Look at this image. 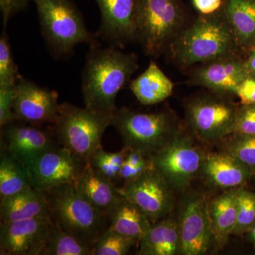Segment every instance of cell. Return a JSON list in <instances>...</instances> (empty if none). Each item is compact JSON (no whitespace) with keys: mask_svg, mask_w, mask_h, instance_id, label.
<instances>
[{"mask_svg":"<svg viewBox=\"0 0 255 255\" xmlns=\"http://www.w3.org/2000/svg\"><path fill=\"white\" fill-rule=\"evenodd\" d=\"M137 68V58L133 53H125L114 46H90L82 72L85 107L114 114L117 109V95Z\"/></svg>","mask_w":255,"mask_h":255,"instance_id":"cell-1","label":"cell"},{"mask_svg":"<svg viewBox=\"0 0 255 255\" xmlns=\"http://www.w3.org/2000/svg\"><path fill=\"white\" fill-rule=\"evenodd\" d=\"M166 52L179 67L187 68L241 51L221 9L215 14H201L186 25Z\"/></svg>","mask_w":255,"mask_h":255,"instance_id":"cell-2","label":"cell"},{"mask_svg":"<svg viewBox=\"0 0 255 255\" xmlns=\"http://www.w3.org/2000/svg\"><path fill=\"white\" fill-rule=\"evenodd\" d=\"M50 218L65 232L94 247L107 231V215L80 194L73 184L46 191Z\"/></svg>","mask_w":255,"mask_h":255,"instance_id":"cell-3","label":"cell"},{"mask_svg":"<svg viewBox=\"0 0 255 255\" xmlns=\"http://www.w3.org/2000/svg\"><path fill=\"white\" fill-rule=\"evenodd\" d=\"M114 114L96 112L72 104H60L55 123L57 141L85 163L101 146L107 128L112 126Z\"/></svg>","mask_w":255,"mask_h":255,"instance_id":"cell-4","label":"cell"},{"mask_svg":"<svg viewBox=\"0 0 255 255\" xmlns=\"http://www.w3.org/2000/svg\"><path fill=\"white\" fill-rule=\"evenodd\" d=\"M186 21L182 0H137V41L150 56L166 52Z\"/></svg>","mask_w":255,"mask_h":255,"instance_id":"cell-5","label":"cell"},{"mask_svg":"<svg viewBox=\"0 0 255 255\" xmlns=\"http://www.w3.org/2000/svg\"><path fill=\"white\" fill-rule=\"evenodd\" d=\"M42 35L48 46L60 56L70 55L80 43L97 45L81 15L70 0H33Z\"/></svg>","mask_w":255,"mask_h":255,"instance_id":"cell-6","label":"cell"},{"mask_svg":"<svg viewBox=\"0 0 255 255\" xmlns=\"http://www.w3.org/2000/svg\"><path fill=\"white\" fill-rule=\"evenodd\" d=\"M112 126L120 134L127 148L150 157L175 135L173 117L164 112L141 113L127 108L114 112Z\"/></svg>","mask_w":255,"mask_h":255,"instance_id":"cell-7","label":"cell"},{"mask_svg":"<svg viewBox=\"0 0 255 255\" xmlns=\"http://www.w3.org/2000/svg\"><path fill=\"white\" fill-rule=\"evenodd\" d=\"M204 157L189 138L175 135L149 159L152 167L169 187L182 188L189 184L201 168Z\"/></svg>","mask_w":255,"mask_h":255,"instance_id":"cell-8","label":"cell"},{"mask_svg":"<svg viewBox=\"0 0 255 255\" xmlns=\"http://www.w3.org/2000/svg\"><path fill=\"white\" fill-rule=\"evenodd\" d=\"M87 163L60 145L42 152L27 170L33 188L46 192L78 180Z\"/></svg>","mask_w":255,"mask_h":255,"instance_id":"cell-9","label":"cell"},{"mask_svg":"<svg viewBox=\"0 0 255 255\" xmlns=\"http://www.w3.org/2000/svg\"><path fill=\"white\" fill-rule=\"evenodd\" d=\"M238 109L221 97H197L188 105V119L196 135L213 141L231 135Z\"/></svg>","mask_w":255,"mask_h":255,"instance_id":"cell-10","label":"cell"},{"mask_svg":"<svg viewBox=\"0 0 255 255\" xmlns=\"http://www.w3.org/2000/svg\"><path fill=\"white\" fill-rule=\"evenodd\" d=\"M117 191L138 206L152 222L167 216L172 209L169 184L152 167L137 179L117 187Z\"/></svg>","mask_w":255,"mask_h":255,"instance_id":"cell-11","label":"cell"},{"mask_svg":"<svg viewBox=\"0 0 255 255\" xmlns=\"http://www.w3.org/2000/svg\"><path fill=\"white\" fill-rule=\"evenodd\" d=\"M43 126H35L15 121L1 128L3 149L28 168L42 152L59 145L55 132Z\"/></svg>","mask_w":255,"mask_h":255,"instance_id":"cell-12","label":"cell"},{"mask_svg":"<svg viewBox=\"0 0 255 255\" xmlns=\"http://www.w3.org/2000/svg\"><path fill=\"white\" fill-rule=\"evenodd\" d=\"M58 95L21 76L16 85L14 112L16 121L35 126L55 123L59 112Z\"/></svg>","mask_w":255,"mask_h":255,"instance_id":"cell-13","label":"cell"},{"mask_svg":"<svg viewBox=\"0 0 255 255\" xmlns=\"http://www.w3.org/2000/svg\"><path fill=\"white\" fill-rule=\"evenodd\" d=\"M51 220L39 217L0 225V255H41L49 236Z\"/></svg>","mask_w":255,"mask_h":255,"instance_id":"cell-14","label":"cell"},{"mask_svg":"<svg viewBox=\"0 0 255 255\" xmlns=\"http://www.w3.org/2000/svg\"><path fill=\"white\" fill-rule=\"evenodd\" d=\"M179 233L182 255H201L209 251L216 238L209 205L204 198L197 196L188 201L183 209Z\"/></svg>","mask_w":255,"mask_h":255,"instance_id":"cell-15","label":"cell"},{"mask_svg":"<svg viewBox=\"0 0 255 255\" xmlns=\"http://www.w3.org/2000/svg\"><path fill=\"white\" fill-rule=\"evenodd\" d=\"M248 75L246 58L237 54L199 64L188 81L216 93L235 95L238 85Z\"/></svg>","mask_w":255,"mask_h":255,"instance_id":"cell-16","label":"cell"},{"mask_svg":"<svg viewBox=\"0 0 255 255\" xmlns=\"http://www.w3.org/2000/svg\"><path fill=\"white\" fill-rule=\"evenodd\" d=\"M101 13L99 36L112 46L137 41V0H95Z\"/></svg>","mask_w":255,"mask_h":255,"instance_id":"cell-17","label":"cell"},{"mask_svg":"<svg viewBox=\"0 0 255 255\" xmlns=\"http://www.w3.org/2000/svg\"><path fill=\"white\" fill-rule=\"evenodd\" d=\"M50 214L46 194L33 187L1 198L0 202L1 223L50 217Z\"/></svg>","mask_w":255,"mask_h":255,"instance_id":"cell-18","label":"cell"},{"mask_svg":"<svg viewBox=\"0 0 255 255\" xmlns=\"http://www.w3.org/2000/svg\"><path fill=\"white\" fill-rule=\"evenodd\" d=\"M221 11L240 50L248 53L255 45V0H223Z\"/></svg>","mask_w":255,"mask_h":255,"instance_id":"cell-19","label":"cell"},{"mask_svg":"<svg viewBox=\"0 0 255 255\" xmlns=\"http://www.w3.org/2000/svg\"><path fill=\"white\" fill-rule=\"evenodd\" d=\"M201 168L210 182L222 188L240 187L254 173L224 152L204 156Z\"/></svg>","mask_w":255,"mask_h":255,"instance_id":"cell-20","label":"cell"},{"mask_svg":"<svg viewBox=\"0 0 255 255\" xmlns=\"http://www.w3.org/2000/svg\"><path fill=\"white\" fill-rule=\"evenodd\" d=\"M108 228L126 237L140 241L153 223L138 206L119 195L108 214Z\"/></svg>","mask_w":255,"mask_h":255,"instance_id":"cell-21","label":"cell"},{"mask_svg":"<svg viewBox=\"0 0 255 255\" xmlns=\"http://www.w3.org/2000/svg\"><path fill=\"white\" fill-rule=\"evenodd\" d=\"M74 185L87 201L107 216L120 195L114 182L98 173L90 162Z\"/></svg>","mask_w":255,"mask_h":255,"instance_id":"cell-22","label":"cell"},{"mask_svg":"<svg viewBox=\"0 0 255 255\" xmlns=\"http://www.w3.org/2000/svg\"><path fill=\"white\" fill-rule=\"evenodd\" d=\"M130 90L142 105H157L172 95L174 85L154 60L143 73L132 80Z\"/></svg>","mask_w":255,"mask_h":255,"instance_id":"cell-23","label":"cell"},{"mask_svg":"<svg viewBox=\"0 0 255 255\" xmlns=\"http://www.w3.org/2000/svg\"><path fill=\"white\" fill-rule=\"evenodd\" d=\"M138 255H174L180 253L179 225L171 219L152 224L139 241Z\"/></svg>","mask_w":255,"mask_h":255,"instance_id":"cell-24","label":"cell"},{"mask_svg":"<svg viewBox=\"0 0 255 255\" xmlns=\"http://www.w3.org/2000/svg\"><path fill=\"white\" fill-rule=\"evenodd\" d=\"M209 210L216 239L223 241L233 234L238 220L236 191H229L216 197L210 204Z\"/></svg>","mask_w":255,"mask_h":255,"instance_id":"cell-25","label":"cell"},{"mask_svg":"<svg viewBox=\"0 0 255 255\" xmlns=\"http://www.w3.org/2000/svg\"><path fill=\"white\" fill-rule=\"evenodd\" d=\"M32 187L27 169L9 152L1 150L0 198L12 196Z\"/></svg>","mask_w":255,"mask_h":255,"instance_id":"cell-26","label":"cell"},{"mask_svg":"<svg viewBox=\"0 0 255 255\" xmlns=\"http://www.w3.org/2000/svg\"><path fill=\"white\" fill-rule=\"evenodd\" d=\"M41 255H94V247L65 232L51 220L49 236Z\"/></svg>","mask_w":255,"mask_h":255,"instance_id":"cell-27","label":"cell"},{"mask_svg":"<svg viewBox=\"0 0 255 255\" xmlns=\"http://www.w3.org/2000/svg\"><path fill=\"white\" fill-rule=\"evenodd\" d=\"M223 152L255 172V135L231 134L226 136Z\"/></svg>","mask_w":255,"mask_h":255,"instance_id":"cell-28","label":"cell"},{"mask_svg":"<svg viewBox=\"0 0 255 255\" xmlns=\"http://www.w3.org/2000/svg\"><path fill=\"white\" fill-rule=\"evenodd\" d=\"M128 150L124 147L119 152H109L100 147L92 156L90 163L98 173L113 182L114 179H119V172Z\"/></svg>","mask_w":255,"mask_h":255,"instance_id":"cell-29","label":"cell"},{"mask_svg":"<svg viewBox=\"0 0 255 255\" xmlns=\"http://www.w3.org/2000/svg\"><path fill=\"white\" fill-rule=\"evenodd\" d=\"M136 242L107 228L94 245V255H127Z\"/></svg>","mask_w":255,"mask_h":255,"instance_id":"cell-30","label":"cell"},{"mask_svg":"<svg viewBox=\"0 0 255 255\" xmlns=\"http://www.w3.org/2000/svg\"><path fill=\"white\" fill-rule=\"evenodd\" d=\"M21 75L15 63L9 37L5 29L0 36V87L15 86Z\"/></svg>","mask_w":255,"mask_h":255,"instance_id":"cell-31","label":"cell"},{"mask_svg":"<svg viewBox=\"0 0 255 255\" xmlns=\"http://www.w3.org/2000/svg\"><path fill=\"white\" fill-rule=\"evenodd\" d=\"M238 199L237 225L233 234L249 232L255 222V194L244 189L236 191Z\"/></svg>","mask_w":255,"mask_h":255,"instance_id":"cell-32","label":"cell"},{"mask_svg":"<svg viewBox=\"0 0 255 255\" xmlns=\"http://www.w3.org/2000/svg\"><path fill=\"white\" fill-rule=\"evenodd\" d=\"M231 134L255 135V105L238 107Z\"/></svg>","mask_w":255,"mask_h":255,"instance_id":"cell-33","label":"cell"},{"mask_svg":"<svg viewBox=\"0 0 255 255\" xmlns=\"http://www.w3.org/2000/svg\"><path fill=\"white\" fill-rule=\"evenodd\" d=\"M16 96L15 86L0 87V127L16 121L14 112V104Z\"/></svg>","mask_w":255,"mask_h":255,"instance_id":"cell-34","label":"cell"},{"mask_svg":"<svg viewBox=\"0 0 255 255\" xmlns=\"http://www.w3.org/2000/svg\"><path fill=\"white\" fill-rule=\"evenodd\" d=\"M29 1L30 0H0V9L4 28L10 18L28 7Z\"/></svg>","mask_w":255,"mask_h":255,"instance_id":"cell-35","label":"cell"},{"mask_svg":"<svg viewBox=\"0 0 255 255\" xmlns=\"http://www.w3.org/2000/svg\"><path fill=\"white\" fill-rule=\"evenodd\" d=\"M235 95L239 97L242 105H255V78L247 75L236 90Z\"/></svg>","mask_w":255,"mask_h":255,"instance_id":"cell-36","label":"cell"},{"mask_svg":"<svg viewBox=\"0 0 255 255\" xmlns=\"http://www.w3.org/2000/svg\"><path fill=\"white\" fill-rule=\"evenodd\" d=\"M152 167L150 159L145 163L135 166L128 163L125 161L119 172V179H124L125 183L131 182L145 173L146 171L148 170Z\"/></svg>","mask_w":255,"mask_h":255,"instance_id":"cell-37","label":"cell"},{"mask_svg":"<svg viewBox=\"0 0 255 255\" xmlns=\"http://www.w3.org/2000/svg\"><path fill=\"white\" fill-rule=\"evenodd\" d=\"M192 4L201 14L209 15L222 9L223 0H192Z\"/></svg>","mask_w":255,"mask_h":255,"instance_id":"cell-38","label":"cell"},{"mask_svg":"<svg viewBox=\"0 0 255 255\" xmlns=\"http://www.w3.org/2000/svg\"><path fill=\"white\" fill-rule=\"evenodd\" d=\"M149 160V158H146L145 155L140 151L130 150L129 149L125 161L128 163L132 165H138V164L145 163Z\"/></svg>","mask_w":255,"mask_h":255,"instance_id":"cell-39","label":"cell"},{"mask_svg":"<svg viewBox=\"0 0 255 255\" xmlns=\"http://www.w3.org/2000/svg\"><path fill=\"white\" fill-rule=\"evenodd\" d=\"M247 70L248 75L255 78V50L248 52V57L246 58Z\"/></svg>","mask_w":255,"mask_h":255,"instance_id":"cell-40","label":"cell"},{"mask_svg":"<svg viewBox=\"0 0 255 255\" xmlns=\"http://www.w3.org/2000/svg\"><path fill=\"white\" fill-rule=\"evenodd\" d=\"M248 233H249L250 239L255 246V222Z\"/></svg>","mask_w":255,"mask_h":255,"instance_id":"cell-41","label":"cell"},{"mask_svg":"<svg viewBox=\"0 0 255 255\" xmlns=\"http://www.w3.org/2000/svg\"><path fill=\"white\" fill-rule=\"evenodd\" d=\"M255 50V45L254 47H253V48H252V49L251 50ZM251 50H250V51H251Z\"/></svg>","mask_w":255,"mask_h":255,"instance_id":"cell-42","label":"cell"}]
</instances>
